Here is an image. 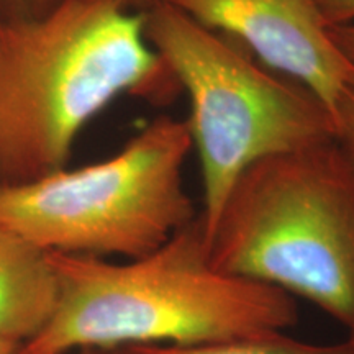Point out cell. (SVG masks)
<instances>
[{
    "mask_svg": "<svg viewBox=\"0 0 354 354\" xmlns=\"http://www.w3.org/2000/svg\"><path fill=\"white\" fill-rule=\"evenodd\" d=\"M180 88L143 17L105 0L0 13V183L68 167L79 133L120 95L162 102Z\"/></svg>",
    "mask_w": 354,
    "mask_h": 354,
    "instance_id": "cell-1",
    "label": "cell"
},
{
    "mask_svg": "<svg viewBox=\"0 0 354 354\" xmlns=\"http://www.w3.org/2000/svg\"><path fill=\"white\" fill-rule=\"evenodd\" d=\"M50 254L55 312L21 349L56 354L133 344H197L286 331L299 320L292 295L232 276L210 259L201 215L138 258Z\"/></svg>",
    "mask_w": 354,
    "mask_h": 354,
    "instance_id": "cell-2",
    "label": "cell"
},
{
    "mask_svg": "<svg viewBox=\"0 0 354 354\" xmlns=\"http://www.w3.org/2000/svg\"><path fill=\"white\" fill-rule=\"evenodd\" d=\"M220 271L354 322V167L336 141L276 154L234 180L205 234Z\"/></svg>",
    "mask_w": 354,
    "mask_h": 354,
    "instance_id": "cell-3",
    "label": "cell"
},
{
    "mask_svg": "<svg viewBox=\"0 0 354 354\" xmlns=\"http://www.w3.org/2000/svg\"><path fill=\"white\" fill-rule=\"evenodd\" d=\"M145 37L190 102L205 234L234 180L261 159L335 141L333 115L312 92L274 74L169 2L143 8Z\"/></svg>",
    "mask_w": 354,
    "mask_h": 354,
    "instance_id": "cell-4",
    "label": "cell"
},
{
    "mask_svg": "<svg viewBox=\"0 0 354 354\" xmlns=\"http://www.w3.org/2000/svg\"><path fill=\"white\" fill-rule=\"evenodd\" d=\"M185 120L161 115L104 161L0 183V227L46 253L131 259L198 215L184 189Z\"/></svg>",
    "mask_w": 354,
    "mask_h": 354,
    "instance_id": "cell-5",
    "label": "cell"
},
{
    "mask_svg": "<svg viewBox=\"0 0 354 354\" xmlns=\"http://www.w3.org/2000/svg\"><path fill=\"white\" fill-rule=\"evenodd\" d=\"M241 43L266 68L295 81L335 113L354 64L331 37L317 0H165Z\"/></svg>",
    "mask_w": 354,
    "mask_h": 354,
    "instance_id": "cell-6",
    "label": "cell"
},
{
    "mask_svg": "<svg viewBox=\"0 0 354 354\" xmlns=\"http://www.w3.org/2000/svg\"><path fill=\"white\" fill-rule=\"evenodd\" d=\"M57 281L50 254L0 227V339L33 342L55 312Z\"/></svg>",
    "mask_w": 354,
    "mask_h": 354,
    "instance_id": "cell-7",
    "label": "cell"
},
{
    "mask_svg": "<svg viewBox=\"0 0 354 354\" xmlns=\"http://www.w3.org/2000/svg\"><path fill=\"white\" fill-rule=\"evenodd\" d=\"M109 354H354L348 342L336 344L305 343L286 335V331L238 336L197 344H133Z\"/></svg>",
    "mask_w": 354,
    "mask_h": 354,
    "instance_id": "cell-8",
    "label": "cell"
},
{
    "mask_svg": "<svg viewBox=\"0 0 354 354\" xmlns=\"http://www.w3.org/2000/svg\"><path fill=\"white\" fill-rule=\"evenodd\" d=\"M333 120L336 145L354 167V84L336 105Z\"/></svg>",
    "mask_w": 354,
    "mask_h": 354,
    "instance_id": "cell-9",
    "label": "cell"
},
{
    "mask_svg": "<svg viewBox=\"0 0 354 354\" xmlns=\"http://www.w3.org/2000/svg\"><path fill=\"white\" fill-rule=\"evenodd\" d=\"M317 2L330 28L354 21V0H317Z\"/></svg>",
    "mask_w": 354,
    "mask_h": 354,
    "instance_id": "cell-10",
    "label": "cell"
},
{
    "mask_svg": "<svg viewBox=\"0 0 354 354\" xmlns=\"http://www.w3.org/2000/svg\"><path fill=\"white\" fill-rule=\"evenodd\" d=\"M59 0H0V13L10 17H32L48 12Z\"/></svg>",
    "mask_w": 354,
    "mask_h": 354,
    "instance_id": "cell-11",
    "label": "cell"
},
{
    "mask_svg": "<svg viewBox=\"0 0 354 354\" xmlns=\"http://www.w3.org/2000/svg\"><path fill=\"white\" fill-rule=\"evenodd\" d=\"M331 37L344 53V56L354 64V21L353 24L331 26Z\"/></svg>",
    "mask_w": 354,
    "mask_h": 354,
    "instance_id": "cell-12",
    "label": "cell"
},
{
    "mask_svg": "<svg viewBox=\"0 0 354 354\" xmlns=\"http://www.w3.org/2000/svg\"><path fill=\"white\" fill-rule=\"evenodd\" d=\"M105 2H110V3H115V6L118 7H123V8H128V10H131V8L135 7H149L153 6V3L159 2V0H105Z\"/></svg>",
    "mask_w": 354,
    "mask_h": 354,
    "instance_id": "cell-13",
    "label": "cell"
},
{
    "mask_svg": "<svg viewBox=\"0 0 354 354\" xmlns=\"http://www.w3.org/2000/svg\"><path fill=\"white\" fill-rule=\"evenodd\" d=\"M20 349V344L7 342V339H0V354H19Z\"/></svg>",
    "mask_w": 354,
    "mask_h": 354,
    "instance_id": "cell-14",
    "label": "cell"
},
{
    "mask_svg": "<svg viewBox=\"0 0 354 354\" xmlns=\"http://www.w3.org/2000/svg\"><path fill=\"white\" fill-rule=\"evenodd\" d=\"M76 354H109L107 351H97V349H82V351H77Z\"/></svg>",
    "mask_w": 354,
    "mask_h": 354,
    "instance_id": "cell-15",
    "label": "cell"
},
{
    "mask_svg": "<svg viewBox=\"0 0 354 354\" xmlns=\"http://www.w3.org/2000/svg\"><path fill=\"white\" fill-rule=\"evenodd\" d=\"M348 331H349V335H348V342L351 343V344H353V348H354V322L351 323V326H349Z\"/></svg>",
    "mask_w": 354,
    "mask_h": 354,
    "instance_id": "cell-16",
    "label": "cell"
},
{
    "mask_svg": "<svg viewBox=\"0 0 354 354\" xmlns=\"http://www.w3.org/2000/svg\"><path fill=\"white\" fill-rule=\"evenodd\" d=\"M19 354H56V353H43V351H30V349H20Z\"/></svg>",
    "mask_w": 354,
    "mask_h": 354,
    "instance_id": "cell-17",
    "label": "cell"
}]
</instances>
